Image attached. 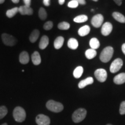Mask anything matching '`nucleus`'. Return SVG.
I'll use <instances>...</instances> for the list:
<instances>
[{
	"instance_id": "obj_1",
	"label": "nucleus",
	"mask_w": 125,
	"mask_h": 125,
	"mask_svg": "<svg viewBox=\"0 0 125 125\" xmlns=\"http://www.w3.org/2000/svg\"><path fill=\"white\" fill-rule=\"evenodd\" d=\"M114 54V49L111 46H107L101 52L100 59L103 62H107L112 58Z\"/></svg>"
},
{
	"instance_id": "obj_2",
	"label": "nucleus",
	"mask_w": 125,
	"mask_h": 125,
	"mask_svg": "<svg viewBox=\"0 0 125 125\" xmlns=\"http://www.w3.org/2000/svg\"><path fill=\"white\" fill-rule=\"evenodd\" d=\"M13 116L15 120L18 122H23L26 118V111L22 107H16L14 109Z\"/></svg>"
},
{
	"instance_id": "obj_3",
	"label": "nucleus",
	"mask_w": 125,
	"mask_h": 125,
	"mask_svg": "<svg viewBox=\"0 0 125 125\" xmlns=\"http://www.w3.org/2000/svg\"><path fill=\"white\" fill-rule=\"evenodd\" d=\"M46 106L47 108L49 111L56 112V113L62 112L64 109V106L62 103L57 102V101L52 100L48 101L46 103Z\"/></svg>"
},
{
	"instance_id": "obj_4",
	"label": "nucleus",
	"mask_w": 125,
	"mask_h": 125,
	"mask_svg": "<svg viewBox=\"0 0 125 125\" xmlns=\"http://www.w3.org/2000/svg\"><path fill=\"white\" fill-rule=\"evenodd\" d=\"M87 111L84 108H79L75 111L72 115L73 121L75 123H79L85 119L86 116Z\"/></svg>"
},
{
	"instance_id": "obj_5",
	"label": "nucleus",
	"mask_w": 125,
	"mask_h": 125,
	"mask_svg": "<svg viewBox=\"0 0 125 125\" xmlns=\"http://www.w3.org/2000/svg\"><path fill=\"white\" fill-rule=\"evenodd\" d=\"M2 40L3 43L7 46H14L17 42L15 38L11 35L8 34H3L2 35Z\"/></svg>"
},
{
	"instance_id": "obj_6",
	"label": "nucleus",
	"mask_w": 125,
	"mask_h": 125,
	"mask_svg": "<svg viewBox=\"0 0 125 125\" xmlns=\"http://www.w3.org/2000/svg\"><path fill=\"white\" fill-rule=\"evenodd\" d=\"M123 61L121 59H116L112 62L110 66V71L112 73H116L119 71L123 66Z\"/></svg>"
},
{
	"instance_id": "obj_7",
	"label": "nucleus",
	"mask_w": 125,
	"mask_h": 125,
	"mask_svg": "<svg viewBox=\"0 0 125 125\" xmlns=\"http://www.w3.org/2000/svg\"><path fill=\"white\" fill-rule=\"evenodd\" d=\"M94 76L99 82H104L107 78V73L105 70L99 68L95 71Z\"/></svg>"
},
{
	"instance_id": "obj_8",
	"label": "nucleus",
	"mask_w": 125,
	"mask_h": 125,
	"mask_svg": "<svg viewBox=\"0 0 125 125\" xmlns=\"http://www.w3.org/2000/svg\"><path fill=\"white\" fill-rule=\"evenodd\" d=\"M35 122L38 125H49L51 124V119L46 115L43 114H39L35 118Z\"/></svg>"
},
{
	"instance_id": "obj_9",
	"label": "nucleus",
	"mask_w": 125,
	"mask_h": 125,
	"mask_svg": "<svg viewBox=\"0 0 125 125\" xmlns=\"http://www.w3.org/2000/svg\"><path fill=\"white\" fill-rule=\"evenodd\" d=\"M104 21V17L101 14H97L94 15L92 19V24L93 27L96 28H99L102 25Z\"/></svg>"
},
{
	"instance_id": "obj_10",
	"label": "nucleus",
	"mask_w": 125,
	"mask_h": 125,
	"mask_svg": "<svg viewBox=\"0 0 125 125\" xmlns=\"http://www.w3.org/2000/svg\"><path fill=\"white\" fill-rule=\"evenodd\" d=\"M112 30V25L111 23L106 22L102 26L101 34L104 36H108L111 34Z\"/></svg>"
},
{
	"instance_id": "obj_11",
	"label": "nucleus",
	"mask_w": 125,
	"mask_h": 125,
	"mask_svg": "<svg viewBox=\"0 0 125 125\" xmlns=\"http://www.w3.org/2000/svg\"><path fill=\"white\" fill-rule=\"evenodd\" d=\"M19 12L22 15H31L33 13V10L30 7L24 5L19 8Z\"/></svg>"
},
{
	"instance_id": "obj_12",
	"label": "nucleus",
	"mask_w": 125,
	"mask_h": 125,
	"mask_svg": "<svg viewBox=\"0 0 125 125\" xmlns=\"http://www.w3.org/2000/svg\"><path fill=\"white\" fill-rule=\"evenodd\" d=\"M93 78L92 77H88L86 78L85 79H83V80L80 81L79 83H78V87L80 89L84 88V87H85L86 86L89 85H91V84L93 83Z\"/></svg>"
},
{
	"instance_id": "obj_13",
	"label": "nucleus",
	"mask_w": 125,
	"mask_h": 125,
	"mask_svg": "<svg viewBox=\"0 0 125 125\" xmlns=\"http://www.w3.org/2000/svg\"><path fill=\"white\" fill-rule=\"evenodd\" d=\"M114 82L116 85H121L125 83V73L119 74L114 77Z\"/></svg>"
},
{
	"instance_id": "obj_14",
	"label": "nucleus",
	"mask_w": 125,
	"mask_h": 125,
	"mask_svg": "<svg viewBox=\"0 0 125 125\" xmlns=\"http://www.w3.org/2000/svg\"><path fill=\"white\" fill-rule=\"evenodd\" d=\"M29 55L27 52H22L20 54L19 61L20 63L22 64H27L29 62Z\"/></svg>"
},
{
	"instance_id": "obj_15",
	"label": "nucleus",
	"mask_w": 125,
	"mask_h": 125,
	"mask_svg": "<svg viewBox=\"0 0 125 125\" xmlns=\"http://www.w3.org/2000/svg\"><path fill=\"white\" fill-rule=\"evenodd\" d=\"M31 59L33 64L35 65H38L41 62V58L38 52L35 51L31 56Z\"/></svg>"
},
{
	"instance_id": "obj_16",
	"label": "nucleus",
	"mask_w": 125,
	"mask_h": 125,
	"mask_svg": "<svg viewBox=\"0 0 125 125\" xmlns=\"http://www.w3.org/2000/svg\"><path fill=\"white\" fill-rule=\"evenodd\" d=\"M49 44V38L46 35H43L41 39L39 47L41 49H45Z\"/></svg>"
},
{
	"instance_id": "obj_17",
	"label": "nucleus",
	"mask_w": 125,
	"mask_h": 125,
	"mask_svg": "<svg viewBox=\"0 0 125 125\" xmlns=\"http://www.w3.org/2000/svg\"><path fill=\"white\" fill-rule=\"evenodd\" d=\"M90 28L89 26L85 25V26H83V27H81L80 29L78 30V34L81 37H85V36L87 35V34L90 32Z\"/></svg>"
},
{
	"instance_id": "obj_18",
	"label": "nucleus",
	"mask_w": 125,
	"mask_h": 125,
	"mask_svg": "<svg viewBox=\"0 0 125 125\" xmlns=\"http://www.w3.org/2000/svg\"><path fill=\"white\" fill-rule=\"evenodd\" d=\"M112 16L118 22L121 23H125V17L122 14L118 12H115L112 13Z\"/></svg>"
},
{
	"instance_id": "obj_19",
	"label": "nucleus",
	"mask_w": 125,
	"mask_h": 125,
	"mask_svg": "<svg viewBox=\"0 0 125 125\" xmlns=\"http://www.w3.org/2000/svg\"><path fill=\"white\" fill-rule=\"evenodd\" d=\"M64 39L62 37H58L56 38L54 42V47L56 49H59L62 48L64 43Z\"/></svg>"
},
{
	"instance_id": "obj_20",
	"label": "nucleus",
	"mask_w": 125,
	"mask_h": 125,
	"mask_svg": "<svg viewBox=\"0 0 125 125\" xmlns=\"http://www.w3.org/2000/svg\"><path fill=\"white\" fill-rule=\"evenodd\" d=\"M67 45H68V47L70 49L73 50L76 49L78 47V42L76 39L71 38L68 40Z\"/></svg>"
},
{
	"instance_id": "obj_21",
	"label": "nucleus",
	"mask_w": 125,
	"mask_h": 125,
	"mask_svg": "<svg viewBox=\"0 0 125 125\" xmlns=\"http://www.w3.org/2000/svg\"><path fill=\"white\" fill-rule=\"evenodd\" d=\"M39 35H40V31H39V30H34L30 35V41L31 42L34 43L37 41L39 37Z\"/></svg>"
},
{
	"instance_id": "obj_22",
	"label": "nucleus",
	"mask_w": 125,
	"mask_h": 125,
	"mask_svg": "<svg viewBox=\"0 0 125 125\" xmlns=\"http://www.w3.org/2000/svg\"><path fill=\"white\" fill-rule=\"evenodd\" d=\"M90 46L91 47V49H97L100 47V43L99 41L96 38H93L90 40L89 42Z\"/></svg>"
},
{
	"instance_id": "obj_23",
	"label": "nucleus",
	"mask_w": 125,
	"mask_h": 125,
	"mask_svg": "<svg viewBox=\"0 0 125 125\" xmlns=\"http://www.w3.org/2000/svg\"><path fill=\"white\" fill-rule=\"evenodd\" d=\"M97 55V52L96 50L93 49H89L85 52V56L87 59H92L95 57Z\"/></svg>"
},
{
	"instance_id": "obj_24",
	"label": "nucleus",
	"mask_w": 125,
	"mask_h": 125,
	"mask_svg": "<svg viewBox=\"0 0 125 125\" xmlns=\"http://www.w3.org/2000/svg\"><path fill=\"white\" fill-rule=\"evenodd\" d=\"M83 73V68L82 67L78 66L74 70V73H73V75L75 78H79L82 76Z\"/></svg>"
},
{
	"instance_id": "obj_25",
	"label": "nucleus",
	"mask_w": 125,
	"mask_h": 125,
	"mask_svg": "<svg viewBox=\"0 0 125 125\" xmlns=\"http://www.w3.org/2000/svg\"><path fill=\"white\" fill-rule=\"evenodd\" d=\"M87 19H88V18H87L86 15H81L75 17V18L74 19V21H75V23H84L85 22V21H86Z\"/></svg>"
},
{
	"instance_id": "obj_26",
	"label": "nucleus",
	"mask_w": 125,
	"mask_h": 125,
	"mask_svg": "<svg viewBox=\"0 0 125 125\" xmlns=\"http://www.w3.org/2000/svg\"><path fill=\"white\" fill-rule=\"evenodd\" d=\"M18 12H19V8L15 7L11 9H9V10H8L7 11V13H6V15H7V16L8 18H11L12 17H13Z\"/></svg>"
},
{
	"instance_id": "obj_27",
	"label": "nucleus",
	"mask_w": 125,
	"mask_h": 125,
	"mask_svg": "<svg viewBox=\"0 0 125 125\" xmlns=\"http://www.w3.org/2000/svg\"><path fill=\"white\" fill-rule=\"evenodd\" d=\"M70 27V24L68 23L65 22V21L60 23L58 24V28L60 30H67L69 29Z\"/></svg>"
},
{
	"instance_id": "obj_28",
	"label": "nucleus",
	"mask_w": 125,
	"mask_h": 125,
	"mask_svg": "<svg viewBox=\"0 0 125 125\" xmlns=\"http://www.w3.org/2000/svg\"><path fill=\"white\" fill-rule=\"evenodd\" d=\"M39 17L41 20H45L47 18V13L43 8H41L38 12Z\"/></svg>"
},
{
	"instance_id": "obj_29",
	"label": "nucleus",
	"mask_w": 125,
	"mask_h": 125,
	"mask_svg": "<svg viewBox=\"0 0 125 125\" xmlns=\"http://www.w3.org/2000/svg\"><path fill=\"white\" fill-rule=\"evenodd\" d=\"M8 113V109L5 106L0 107V119L4 118Z\"/></svg>"
},
{
	"instance_id": "obj_30",
	"label": "nucleus",
	"mask_w": 125,
	"mask_h": 125,
	"mask_svg": "<svg viewBox=\"0 0 125 125\" xmlns=\"http://www.w3.org/2000/svg\"><path fill=\"white\" fill-rule=\"evenodd\" d=\"M53 26V24L52 21H48L46 23H45L44 25H43V29L46 30H50L52 29Z\"/></svg>"
},
{
	"instance_id": "obj_31",
	"label": "nucleus",
	"mask_w": 125,
	"mask_h": 125,
	"mask_svg": "<svg viewBox=\"0 0 125 125\" xmlns=\"http://www.w3.org/2000/svg\"><path fill=\"white\" fill-rule=\"evenodd\" d=\"M78 5H79V4L75 0H72L68 4V7L71 8H76L78 7Z\"/></svg>"
},
{
	"instance_id": "obj_32",
	"label": "nucleus",
	"mask_w": 125,
	"mask_h": 125,
	"mask_svg": "<svg viewBox=\"0 0 125 125\" xmlns=\"http://www.w3.org/2000/svg\"><path fill=\"white\" fill-rule=\"evenodd\" d=\"M119 113L121 115H125V101H122L120 105Z\"/></svg>"
},
{
	"instance_id": "obj_33",
	"label": "nucleus",
	"mask_w": 125,
	"mask_h": 125,
	"mask_svg": "<svg viewBox=\"0 0 125 125\" xmlns=\"http://www.w3.org/2000/svg\"><path fill=\"white\" fill-rule=\"evenodd\" d=\"M43 2L44 5L46 6V7H48V6H49L50 4H51V0H43Z\"/></svg>"
},
{
	"instance_id": "obj_34",
	"label": "nucleus",
	"mask_w": 125,
	"mask_h": 125,
	"mask_svg": "<svg viewBox=\"0 0 125 125\" xmlns=\"http://www.w3.org/2000/svg\"><path fill=\"white\" fill-rule=\"evenodd\" d=\"M75 1H76L79 4H81V5H85L86 4L85 0H75Z\"/></svg>"
},
{
	"instance_id": "obj_35",
	"label": "nucleus",
	"mask_w": 125,
	"mask_h": 125,
	"mask_svg": "<svg viewBox=\"0 0 125 125\" xmlns=\"http://www.w3.org/2000/svg\"><path fill=\"white\" fill-rule=\"evenodd\" d=\"M23 1H24V2L25 5L29 6V7H30L31 0H23Z\"/></svg>"
},
{
	"instance_id": "obj_36",
	"label": "nucleus",
	"mask_w": 125,
	"mask_h": 125,
	"mask_svg": "<svg viewBox=\"0 0 125 125\" xmlns=\"http://www.w3.org/2000/svg\"><path fill=\"white\" fill-rule=\"evenodd\" d=\"M114 1L118 6H121L122 3V0H114Z\"/></svg>"
},
{
	"instance_id": "obj_37",
	"label": "nucleus",
	"mask_w": 125,
	"mask_h": 125,
	"mask_svg": "<svg viewBox=\"0 0 125 125\" xmlns=\"http://www.w3.org/2000/svg\"><path fill=\"white\" fill-rule=\"evenodd\" d=\"M122 51L123 54L125 55V43H123L122 46Z\"/></svg>"
},
{
	"instance_id": "obj_38",
	"label": "nucleus",
	"mask_w": 125,
	"mask_h": 125,
	"mask_svg": "<svg viewBox=\"0 0 125 125\" xmlns=\"http://www.w3.org/2000/svg\"><path fill=\"white\" fill-rule=\"evenodd\" d=\"M65 0H59V3L60 5H62L64 3Z\"/></svg>"
},
{
	"instance_id": "obj_39",
	"label": "nucleus",
	"mask_w": 125,
	"mask_h": 125,
	"mask_svg": "<svg viewBox=\"0 0 125 125\" xmlns=\"http://www.w3.org/2000/svg\"><path fill=\"white\" fill-rule=\"evenodd\" d=\"M12 1L13 2V3H15V4H17V3H18L19 2V0H12Z\"/></svg>"
},
{
	"instance_id": "obj_40",
	"label": "nucleus",
	"mask_w": 125,
	"mask_h": 125,
	"mask_svg": "<svg viewBox=\"0 0 125 125\" xmlns=\"http://www.w3.org/2000/svg\"><path fill=\"white\" fill-rule=\"evenodd\" d=\"M5 1V0H0V4H2V3H4Z\"/></svg>"
},
{
	"instance_id": "obj_41",
	"label": "nucleus",
	"mask_w": 125,
	"mask_h": 125,
	"mask_svg": "<svg viewBox=\"0 0 125 125\" xmlns=\"http://www.w3.org/2000/svg\"><path fill=\"white\" fill-rule=\"evenodd\" d=\"M7 125V123H4V124H2V125Z\"/></svg>"
},
{
	"instance_id": "obj_42",
	"label": "nucleus",
	"mask_w": 125,
	"mask_h": 125,
	"mask_svg": "<svg viewBox=\"0 0 125 125\" xmlns=\"http://www.w3.org/2000/svg\"><path fill=\"white\" fill-rule=\"evenodd\" d=\"M93 1H95V2H97V1H98V0H93Z\"/></svg>"
},
{
	"instance_id": "obj_43",
	"label": "nucleus",
	"mask_w": 125,
	"mask_h": 125,
	"mask_svg": "<svg viewBox=\"0 0 125 125\" xmlns=\"http://www.w3.org/2000/svg\"><path fill=\"white\" fill-rule=\"evenodd\" d=\"M107 125H111V124H107Z\"/></svg>"
}]
</instances>
